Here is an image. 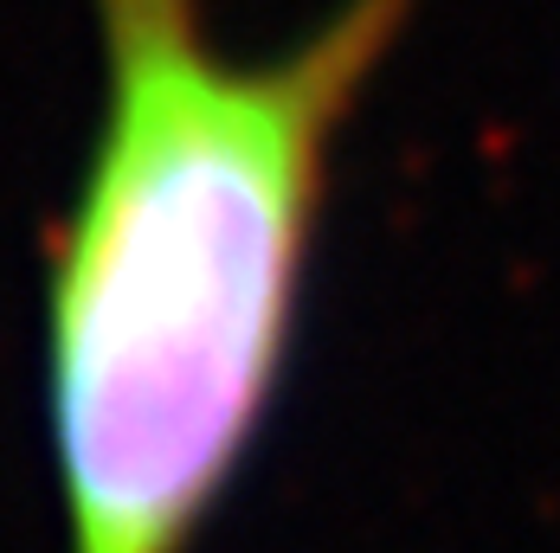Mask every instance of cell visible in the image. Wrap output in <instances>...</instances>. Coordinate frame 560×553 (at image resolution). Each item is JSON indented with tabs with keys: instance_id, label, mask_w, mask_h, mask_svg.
<instances>
[{
	"instance_id": "6da1fadb",
	"label": "cell",
	"mask_w": 560,
	"mask_h": 553,
	"mask_svg": "<svg viewBox=\"0 0 560 553\" xmlns=\"http://www.w3.org/2000/svg\"><path fill=\"white\" fill-rule=\"evenodd\" d=\"M425 0L225 52L207 0H91L97 129L46 264L65 553H194L278 405L361 97Z\"/></svg>"
}]
</instances>
